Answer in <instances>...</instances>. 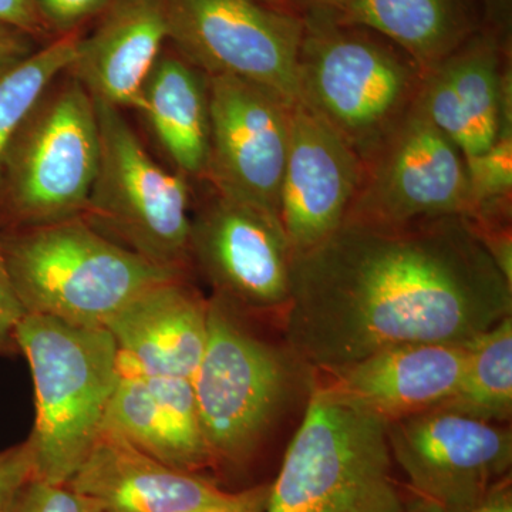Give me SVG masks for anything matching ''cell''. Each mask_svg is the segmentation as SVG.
<instances>
[{"mask_svg":"<svg viewBox=\"0 0 512 512\" xmlns=\"http://www.w3.org/2000/svg\"><path fill=\"white\" fill-rule=\"evenodd\" d=\"M100 161L92 94L64 73L40 97L0 164V231L80 217Z\"/></svg>","mask_w":512,"mask_h":512,"instance_id":"52a82bcc","label":"cell"},{"mask_svg":"<svg viewBox=\"0 0 512 512\" xmlns=\"http://www.w3.org/2000/svg\"><path fill=\"white\" fill-rule=\"evenodd\" d=\"M210 151L202 183L279 218L291 109L264 87L207 76Z\"/></svg>","mask_w":512,"mask_h":512,"instance_id":"4fadbf2b","label":"cell"},{"mask_svg":"<svg viewBox=\"0 0 512 512\" xmlns=\"http://www.w3.org/2000/svg\"><path fill=\"white\" fill-rule=\"evenodd\" d=\"M264 2L271 3V5L281 6L282 8V5H284L286 0H264Z\"/></svg>","mask_w":512,"mask_h":512,"instance_id":"8d00e7d4","label":"cell"},{"mask_svg":"<svg viewBox=\"0 0 512 512\" xmlns=\"http://www.w3.org/2000/svg\"><path fill=\"white\" fill-rule=\"evenodd\" d=\"M512 316V285L461 215L403 224L346 220L293 256L286 346L335 372L420 343H471Z\"/></svg>","mask_w":512,"mask_h":512,"instance_id":"6da1fadb","label":"cell"},{"mask_svg":"<svg viewBox=\"0 0 512 512\" xmlns=\"http://www.w3.org/2000/svg\"><path fill=\"white\" fill-rule=\"evenodd\" d=\"M32 478L33 456L28 440L0 450V512H15L20 494Z\"/></svg>","mask_w":512,"mask_h":512,"instance_id":"4316f807","label":"cell"},{"mask_svg":"<svg viewBox=\"0 0 512 512\" xmlns=\"http://www.w3.org/2000/svg\"><path fill=\"white\" fill-rule=\"evenodd\" d=\"M473 214L470 221L511 220L512 124L503 127L497 140L483 153L466 158Z\"/></svg>","mask_w":512,"mask_h":512,"instance_id":"d4e9b609","label":"cell"},{"mask_svg":"<svg viewBox=\"0 0 512 512\" xmlns=\"http://www.w3.org/2000/svg\"><path fill=\"white\" fill-rule=\"evenodd\" d=\"M119 349L120 372L191 380L208 336V298L190 276L141 293L106 323Z\"/></svg>","mask_w":512,"mask_h":512,"instance_id":"ac0fdd59","label":"cell"},{"mask_svg":"<svg viewBox=\"0 0 512 512\" xmlns=\"http://www.w3.org/2000/svg\"><path fill=\"white\" fill-rule=\"evenodd\" d=\"M15 512H97L67 484L32 478L20 494Z\"/></svg>","mask_w":512,"mask_h":512,"instance_id":"484cf974","label":"cell"},{"mask_svg":"<svg viewBox=\"0 0 512 512\" xmlns=\"http://www.w3.org/2000/svg\"><path fill=\"white\" fill-rule=\"evenodd\" d=\"M439 409L488 423L512 414V316L473 340L463 379Z\"/></svg>","mask_w":512,"mask_h":512,"instance_id":"603a6c76","label":"cell"},{"mask_svg":"<svg viewBox=\"0 0 512 512\" xmlns=\"http://www.w3.org/2000/svg\"><path fill=\"white\" fill-rule=\"evenodd\" d=\"M511 94V69L497 43L478 37L424 73L417 107L470 158L512 124Z\"/></svg>","mask_w":512,"mask_h":512,"instance_id":"9a60e30c","label":"cell"},{"mask_svg":"<svg viewBox=\"0 0 512 512\" xmlns=\"http://www.w3.org/2000/svg\"><path fill=\"white\" fill-rule=\"evenodd\" d=\"M167 8L168 42L201 72L238 77L298 103L301 16L264 0H167Z\"/></svg>","mask_w":512,"mask_h":512,"instance_id":"9c48e42d","label":"cell"},{"mask_svg":"<svg viewBox=\"0 0 512 512\" xmlns=\"http://www.w3.org/2000/svg\"><path fill=\"white\" fill-rule=\"evenodd\" d=\"M473 214L466 157L416 106L363 160L346 220L403 224ZM345 220V221H346Z\"/></svg>","mask_w":512,"mask_h":512,"instance_id":"8fae6325","label":"cell"},{"mask_svg":"<svg viewBox=\"0 0 512 512\" xmlns=\"http://www.w3.org/2000/svg\"><path fill=\"white\" fill-rule=\"evenodd\" d=\"M137 111L174 170L202 183L210 151L207 74L164 47L141 90Z\"/></svg>","mask_w":512,"mask_h":512,"instance_id":"44dd1931","label":"cell"},{"mask_svg":"<svg viewBox=\"0 0 512 512\" xmlns=\"http://www.w3.org/2000/svg\"><path fill=\"white\" fill-rule=\"evenodd\" d=\"M268 494L269 483L255 484L244 490L232 491L221 503L190 512H265Z\"/></svg>","mask_w":512,"mask_h":512,"instance_id":"4dcf8cb0","label":"cell"},{"mask_svg":"<svg viewBox=\"0 0 512 512\" xmlns=\"http://www.w3.org/2000/svg\"><path fill=\"white\" fill-rule=\"evenodd\" d=\"M406 512H436L433 508L429 507L424 503H421L420 500L414 498L413 495H410L409 505H407Z\"/></svg>","mask_w":512,"mask_h":512,"instance_id":"e575fe53","label":"cell"},{"mask_svg":"<svg viewBox=\"0 0 512 512\" xmlns=\"http://www.w3.org/2000/svg\"><path fill=\"white\" fill-rule=\"evenodd\" d=\"M67 485L97 512H190L232 493L214 478L168 466L106 427Z\"/></svg>","mask_w":512,"mask_h":512,"instance_id":"2e32d148","label":"cell"},{"mask_svg":"<svg viewBox=\"0 0 512 512\" xmlns=\"http://www.w3.org/2000/svg\"><path fill=\"white\" fill-rule=\"evenodd\" d=\"M0 248L25 312L80 328H104L141 293L191 275L151 264L82 217L2 229Z\"/></svg>","mask_w":512,"mask_h":512,"instance_id":"7a4b0ae2","label":"cell"},{"mask_svg":"<svg viewBox=\"0 0 512 512\" xmlns=\"http://www.w3.org/2000/svg\"><path fill=\"white\" fill-rule=\"evenodd\" d=\"M311 5V9L328 10V12H335L342 8L343 5L349 0H306Z\"/></svg>","mask_w":512,"mask_h":512,"instance_id":"836d02e7","label":"cell"},{"mask_svg":"<svg viewBox=\"0 0 512 512\" xmlns=\"http://www.w3.org/2000/svg\"><path fill=\"white\" fill-rule=\"evenodd\" d=\"M37 40L28 33L0 22V70L22 62L35 53Z\"/></svg>","mask_w":512,"mask_h":512,"instance_id":"1f68e13d","label":"cell"},{"mask_svg":"<svg viewBox=\"0 0 512 512\" xmlns=\"http://www.w3.org/2000/svg\"><path fill=\"white\" fill-rule=\"evenodd\" d=\"M94 103L100 161L80 217L151 264L191 274V181L151 157L123 110Z\"/></svg>","mask_w":512,"mask_h":512,"instance_id":"ba28073f","label":"cell"},{"mask_svg":"<svg viewBox=\"0 0 512 512\" xmlns=\"http://www.w3.org/2000/svg\"><path fill=\"white\" fill-rule=\"evenodd\" d=\"M202 184L207 194L191 220L192 271L241 315L284 318L293 252L281 220Z\"/></svg>","mask_w":512,"mask_h":512,"instance_id":"30bf717a","label":"cell"},{"mask_svg":"<svg viewBox=\"0 0 512 512\" xmlns=\"http://www.w3.org/2000/svg\"><path fill=\"white\" fill-rule=\"evenodd\" d=\"M0 22L28 33L37 42L52 35L37 10L35 0H0Z\"/></svg>","mask_w":512,"mask_h":512,"instance_id":"f546056e","label":"cell"},{"mask_svg":"<svg viewBox=\"0 0 512 512\" xmlns=\"http://www.w3.org/2000/svg\"><path fill=\"white\" fill-rule=\"evenodd\" d=\"M299 52V100L355 148L362 161L416 106L424 70L400 47L311 9Z\"/></svg>","mask_w":512,"mask_h":512,"instance_id":"5b68a950","label":"cell"},{"mask_svg":"<svg viewBox=\"0 0 512 512\" xmlns=\"http://www.w3.org/2000/svg\"><path fill=\"white\" fill-rule=\"evenodd\" d=\"M328 13L343 25L383 36L424 72L467 40V22L457 0H349Z\"/></svg>","mask_w":512,"mask_h":512,"instance_id":"7402d4cb","label":"cell"},{"mask_svg":"<svg viewBox=\"0 0 512 512\" xmlns=\"http://www.w3.org/2000/svg\"><path fill=\"white\" fill-rule=\"evenodd\" d=\"M461 512H512L511 474L497 481L476 504Z\"/></svg>","mask_w":512,"mask_h":512,"instance_id":"d6a6232c","label":"cell"},{"mask_svg":"<svg viewBox=\"0 0 512 512\" xmlns=\"http://www.w3.org/2000/svg\"><path fill=\"white\" fill-rule=\"evenodd\" d=\"M120 373L103 427L168 466L207 476L212 461L191 380Z\"/></svg>","mask_w":512,"mask_h":512,"instance_id":"ffe728a7","label":"cell"},{"mask_svg":"<svg viewBox=\"0 0 512 512\" xmlns=\"http://www.w3.org/2000/svg\"><path fill=\"white\" fill-rule=\"evenodd\" d=\"M473 343V342H471ZM471 343L397 346L325 373L330 393L386 423L439 409L456 392Z\"/></svg>","mask_w":512,"mask_h":512,"instance_id":"e0dca14e","label":"cell"},{"mask_svg":"<svg viewBox=\"0 0 512 512\" xmlns=\"http://www.w3.org/2000/svg\"><path fill=\"white\" fill-rule=\"evenodd\" d=\"M394 466L410 495L436 512H461L510 476L511 430L447 409L387 423Z\"/></svg>","mask_w":512,"mask_h":512,"instance_id":"7c38bea8","label":"cell"},{"mask_svg":"<svg viewBox=\"0 0 512 512\" xmlns=\"http://www.w3.org/2000/svg\"><path fill=\"white\" fill-rule=\"evenodd\" d=\"M170 36L167 0H111L80 40L67 73L94 100L136 110L141 90Z\"/></svg>","mask_w":512,"mask_h":512,"instance_id":"d6986e66","label":"cell"},{"mask_svg":"<svg viewBox=\"0 0 512 512\" xmlns=\"http://www.w3.org/2000/svg\"><path fill=\"white\" fill-rule=\"evenodd\" d=\"M25 315L0 248V356L19 355L16 330Z\"/></svg>","mask_w":512,"mask_h":512,"instance_id":"f1b7e54d","label":"cell"},{"mask_svg":"<svg viewBox=\"0 0 512 512\" xmlns=\"http://www.w3.org/2000/svg\"><path fill=\"white\" fill-rule=\"evenodd\" d=\"M247 316L208 298V336L191 383L212 473H241L291 402L303 365L288 346L259 338Z\"/></svg>","mask_w":512,"mask_h":512,"instance_id":"8992f818","label":"cell"},{"mask_svg":"<svg viewBox=\"0 0 512 512\" xmlns=\"http://www.w3.org/2000/svg\"><path fill=\"white\" fill-rule=\"evenodd\" d=\"M393 467L386 421L316 384L265 512H406Z\"/></svg>","mask_w":512,"mask_h":512,"instance_id":"277c9868","label":"cell"},{"mask_svg":"<svg viewBox=\"0 0 512 512\" xmlns=\"http://www.w3.org/2000/svg\"><path fill=\"white\" fill-rule=\"evenodd\" d=\"M111 0H35L37 10L56 36L79 29L93 16L101 15Z\"/></svg>","mask_w":512,"mask_h":512,"instance_id":"83f0119b","label":"cell"},{"mask_svg":"<svg viewBox=\"0 0 512 512\" xmlns=\"http://www.w3.org/2000/svg\"><path fill=\"white\" fill-rule=\"evenodd\" d=\"M35 387L28 437L33 478L67 484L96 443L120 379L119 349L109 330L29 315L16 330Z\"/></svg>","mask_w":512,"mask_h":512,"instance_id":"3957f363","label":"cell"},{"mask_svg":"<svg viewBox=\"0 0 512 512\" xmlns=\"http://www.w3.org/2000/svg\"><path fill=\"white\" fill-rule=\"evenodd\" d=\"M484 2L487 3L488 8L494 9L495 12V10L498 9V6H500V3L503 2V0H484Z\"/></svg>","mask_w":512,"mask_h":512,"instance_id":"d590c367","label":"cell"},{"mask_svg":"<svg viewBox=\"0 0 512 512\" xmlns=\"http://www.w3.org/2000/svg\"><path fill=\"white\" fill-rule=\"evenodd\" d=\"M83 33H63L22 62L0 70V164L10 140L46 90L69 70Z\"/></svg>","mask_w":512,"mask_h":512,"instance_id":"cb8c5ba5","label":"cell"},{"mask_svg":"<svg viewBox=\"0 0 512 512\" xmlns=\"http://www.w3.org/2000/svg\"><path fill=\"white\" fill-rule=\"evenodd\" d=\"M363 161L335 128L301 100L293 104L279 220L293 256L316 247L348 217Z\"/></svg>","mask_w":512,"mask_h":512,"instance_id":"5bb4252c","label":"cell"}]
</instances>
